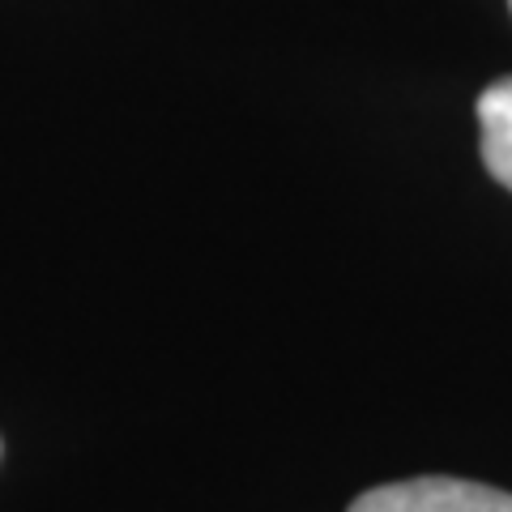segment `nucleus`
<instances>
[{
	"label": "nucleus",
	"mask_w": 512,
	"mask_h": 512,
	"mask_svg": "<svg viewBox=\"0 0 512 512\" xmlns=\"http://www.w3.org/2000/svg\"><path fill=\"white\" fill-rule=\"evenodd\" d=\"M508 5H512V0H508Z\"/></svg>",
	"instance_id": "7ed1b4c3"
},
{
	"label": "nucleus",
	"mask_w": 512,
	"mask_h": 512,
	"mask_svg": "<svg viewBox=\"0 0 512 512\" xmlns=\"http://www.w3.org/2000/svg\"><path fill=\"white\" fill-rule=\"evenodd\" d=\"M478 128H483V163L495 184L512 192V77L495 82L478 99Z\"/></svg>",
	"instance_id": "f03ea898"
},
{
	"label": "nucleus",
	"mask_w": 512,
	"mask_h": 512,
	"mask_svg": "<svg viewBox=\"0 0 512 512\" xmlns=\"http://www.w3.org/2000/svg\"><path fill=\"white\" fill-rule=\"evenodd\" d=\"M350 512H512V495L466 478H406L359 495Z\"/></svg>",
	"instance_id": "f257e3e1"
}]
</instances>
